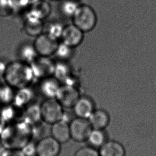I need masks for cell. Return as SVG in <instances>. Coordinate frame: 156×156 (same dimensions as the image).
Returning <instances> with one entry per match:
<instances>
[{"label": "cell", "instance_id": "26", "mask_svg": "<svg viewBox=\"0 0 156 156\" xmlns=\"http://www.w3.org/2000/svg\"><path fill=\"white\" fill-rule=\"evenodd\" d=\"M51 1H59V0H51Z\"/></svg>", "mask_w": 156, "mask_h": 156}, {"label": "cell", "instance_id": "6", "mask_svg": "<svg viewBox=\"0 0 156 156\" xmlns=\"http://www.w3.org/2000/svg\"><path fill=\"white\" fill-rule=\"evenodd\" d=\"M71 139L78 142L87 141L93 129L88 120L76 117L69 124Z\"/></svg>", "mask_w": 156, "mask_h": 156}, {"label": "cell", "instance_id": "7", "mask_svg": "<svg viewBox=\"0 0 156 156\" xmlns=\"http://www.w3.org/2000/svg\"><path fill=\"white\" fill-rule=\"evenodd\" d=\"M80 97L79 91L74 86L61 84L55 98L63 108H73Z\"/></svg>", "mask_w": 156, "mask_h": 156}, {"label": "cell", "instance_id": "10", "mask_svg": "<svg viewBox=\"0 0 156 156\" xmlns=\"http://www.w3.org/2000/svg\"><path fill=\"white\" fill-rule=\"evenodd\" d=\"M23 29L27 35L36 37L44 32V20L27 13L23 23Z\"/></svg>", "mask_w": 156, "mask_h": 156}, {"label": "cell", "instance_id": "25", "mask_svg": "<svg viewBox=\"0 0 156 156\" xmlns=\"http://www.w3.org/2000/svg\"><path fill=\"white\" fill-rule=\"evenodd\" d=\"M1 156H26L22 150L11 149L5 150Z\"/></svg>", "mask_w": 156, "mask_h": 156}, {"label": "cell", "instance_id": "4", "mask_svg": "<svg viewBox=\"0 0 156 156\" xmlns=\"http://www.w3.org/2000/svg\"><path fill=\"white\" fill-rule=\"evenodd\" d=\"M35 78L39 80L54 75L56 61L50 57L38 56L30 64Z\"/></svg>", "mask_w": 156, "mask_h": 156}, {"label": "cell", "instance_id": "12", "mask_svg": "<svg viewBox=\"0 0 156 156\" xmlns=\"http://www.w3.org/2000/svg\"><path fill=\"white\" fill-rule=\"evenodd\" d=\"M51 136L62 144L67 143L71 139L69 124L61 120L51 125Z\"/></svg>", "mask_w": 156, "mask_h": 156}, {"label": "cell", "instance_id": "22", "mask_svg": "<svg viewBox=\"0 0 156 156\" xmlns=\"http://www.w3.org/2000/svg\"><path fill=\"white\" fill-rule=\"evenodd\" d=\"M75 0H64L60 5V11L66 17L72 18L79 5Z\"/></svg>", "mask_w": 156, "mask_h": 156}, {"label": "cell", "instance_id": "15", "mask_svg": "<svg viewBox=\"0 0 156 156\" xmlns=\"http://www.w3.org/2000/svg\"><path fill=\"white\" fill-rule=\"evenodd\" d=\"M88 120L92 128L103 130L108 125L110 117L105 111L98 109L94 111Z\"/></svg>", "mask_w": 156, "mask_h": 156}, {"label": "cell", "instance_id": "27", "mask_svg": "<svg viewBox=\"0 0 156 156\" xmlns=\"http://www.w3.org/2000/svg\"><path fill=\"white\" fill-rule=\"evenodd\" d=\"M75 1H78V0H75Z\"/></svg>", "mask_w": 156, "mask_h": 156}, {"label": "cell", "instance_id": "3", "mask_svg": "<svg viewBox=\"0 0 156 156\" xmlns=\"http://www.w3.org/2000/svg\"><path fill=\"white\" fill-rule=\"evenodd\" d=\"M63 108L55 98H47L39 108L40 117L47 124L52 125L63 119L64 116Z\"/></svg>", "mask_w": 156, "mask_h": 156}, {"label": "cell", "instance_id": "21", "mask_svg": "<svg viewBox=\"0 0 156 156\" xmlns=\"http://www.w3.org/2000/svg\"><path fill=\"white\" fill-rule=\"evenodd\" d=\"M64 27L63 24L57 21L49 22L46 24H44V32L59 40H61Z\"/></svg>", "mask_w": 156, "mask_h": 156}, {"label": "cell", "instance_id": "2", "mask_svg": "<svg viewBox=\"0 0 156 156\" xmlns=\"http://www.w3.org/2000/svg\"><path fill=\"white\" fill-rule=\"evenodd\" d=\"M71 19L72 23L84 33L93 30L98 23L95 11L87 5H79Z\"/></svg>", "mask_w": 156, "mask_h": 156}, {"label": "cell", "instance_id": "19", "mask_svg": "<svg viewBox=\"0 0 156 156\" xmlns=\"http://www.w3.org/2000/svg\"><path fill=\"white\" fill-rule=\"evenodd\" d=\"M87 141L92 147L96 149L100 148L106 142V135L103 130L93 128Z\"/></svg>", "mask_w": 156, "mask_h": 156}, {"label": "cell", "instance_id": "1", "mask_svg": "<svg viewBox=\"0 0 156 156\" xmlns=\"http://www.w3.org/2000/svg\"><path fill=\"white\" fill-rule=\"evenodd\" d=\"M30 64L19 59L7 63L3 79L13 89L28 87L34 79Z\"/></svg>", "mask_w": 156, "mask_h": 156}, {"label": "cell", "instance_id": "14", "mask_svg": "<svg viewBox=\"0 0 156 156\" xmlns=\"http://www.w3.org/2000/svg\"><path fill=\"white\" fill-rule=\"evenodd\" d=\"M40 88L47 98H55L61 83L54 76L40 80Z\"/></svg>", "mask_w": 156, "mask_h": 156}, {"label": "cell", "instance_id": "24", "mask_svg": "<svg viewBox=\"0 0 156 156\" xmlns=\"http://www.w3.org/2000/svg\"><path fill=\"white\" fill-rule=\"evenodd\" d=\"M74 156H100V154L96 148L89 146L81 147L78 150Z\"/></svg>", "mask_w": 156, "mask_h": 156}, {"label": "cell", "instance_id": "9", "mask_svg": "<svg viewBox=\"0 0 156 156\" xmlns=\"http://www.w3.org/2000/svg\"><path fill=\"white\" fill-rule=\"evenodd\" d=\"M84 33L73 23L67 24L63 28L61 41L72 48H76L82 44L84 39Z\"/></svg>", "mask_w": 156, "mask_h": 156}, {"label": "cell", "instance_id": "23", "mask_svg": "<svg viewBox=\"0 0 156 156\" xmlns=\"http://www.w3.org/2000/svg\"><path fill=\"white\" fill-rule=\"evenodd\" d=\"M15 11L13 0H0V17H8Z\"/></svg>", "mask_w": 156, "mask_h": 156}, {"label": "cell", "instance_id": "5", "mask_svg": "<svg viewBox=\"0 0 156 156\" xmlns=\"http://www.w3.org/2000/svg\"><path fill=\"white\" fill-rule=\"evenodd\" d=\"M59 42L58 39L44 32L35 37L33 44L39 56L51 57L54 56Z\"/></svg>", "mask_w": 156, "mask_h": 156}, {"label": "cell", "instance_id": "18", "mask_svg": "<svg viewBox=\"0 0 156 156\" xmlns=\"http://www.w3.org/2000/svg\"><path fill=\"white\" fill-rule=\"evenodd\" d=\"M55 77L62 84H67L71 79V69L66 62L56 61Z\"/></svg>", "mask_w": 156, "mask_h": 156}, {"label": "cell", "instance_id": "17", "mask_svg": "<svg viewBox=\"0 0 156 156\" xmlns=\"http://www.w3.org/2000/svg\"><path fill=\"white\" fill-rule=\"evenodd\" d=\"M18 59L30 64L39 55L33 43H24L20 46L17 51Z\"/></svg>", "mask_w": 156, "mask_h": 156}, {"label": "cell", "instance_id": "16", "mask_svg": "<svg viewBox=\"0 0 156 156\" xmlns=\"http://www.w3.org/2000/svg\"><path fill=\"white\" fill-rule=\"evenodd\" d=\"M100 156H125L126 151L122 144L115 141H106L99 151Z\"/></svg>", "mask_w": 156, "mask_h": 156}, {"label": "cell", "instance_id": "20", "mask_svg": "<svg viewBox=\"0 0 156 156\" xmlns=\"http://www.w3.org/2000/svg\"><path fill=\"white\" fill-rule=\"evenodd\" d=\"M74 49L60 41L54 56L56 61L68 62L73 55Z\"/></svg>", "mask_w": 156, "mask_h": 156}, {"label": "cell", "instance_id": "8", "mask_svg": "<svg viewBox=\"0 0 156 156\" xmlns=\"http://www.w3.org/2000/svg\"><path fill=\"white\" fill-rule=\"evenodd\" d=\"M37 156H59L61 152V144L53 137H44L35 144Z\"/></svg>", "mask_w": 156, "mask_h": 156}, {"label": "cell", "instance_id": "11", "mask_svg": "<svg viewBox=\"0 0 156 156\" xmlns=\"http://www.w3.org/2000/svg\"><path fill=\"white\" fill-rule=\"evenodd\" d=\"M94 107V103L90 98L80 96L73 109L76 117L88 119L95 110Z\"/></svg>", "mask_w": 156, "mask_h": 156}, {"label": "cell", "instance_id": "13", "mask_svg": "<svg viewBox=\"0 0 156 156\" xmlns=\"http://www.w3.org/2000/svg\"><path fill=\"white\" fill-rule=\"evenodd\" d=\"M51 11L50 3L45 0H38L30 5L28 14L40 20L46 19Z\"/></svg>", "mask_w": 156, "mask_h": 156}]
</instances>
